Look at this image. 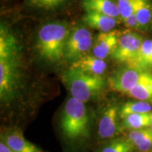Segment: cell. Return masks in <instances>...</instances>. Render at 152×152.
Returning <instances> with one entry per match:
<instances>
[{
    "label": "cell",
    "instance_id": "24",
    "mask_svg": "<svg viewBox=\"0 0 152 152\" xmlns=\"http://www.w3.org/2000/svg\"><path fill=\"white\" fill-rule=\"evenodd\" d=\"M0 152H15L9 147L3 141L0 142Z\"/></svg>",
    "mask_w": 152,
    "mask_h": 152
},
{
    "label": "cell",
    "instance_id": "23",
    "mask_svg": "<svg viewBox=\"0 0 152 152\" xmlns=\"http://www.w3.org/2000/svg\"><path fill=\"white\" fill-rule=\"evenodd\" d=\"M126 27L134 30H140V24H139L135 12L134 11L132 14H131L130 16L125 18V20H123Z\"/></svg>",
    "mask_w": 152,
    "mask_h": 152
},
{
    "label": "cell",
    "instance_id": "17",
    "mask_svg": "<svg viewBox=\"0 0 152 152\" xmlns=\"http://www.w3.org/2000/svg\"><path fill=\"white\" fill-rule=\"evenodd\" d=\"M131 67L142 68L148 70L152 68V40L147 39H144L142 43L137 58L134 65Z\"/></svg>",
    "mask_w": 152,
    "mask_h": 152
},
{
    "label": "cell",
    "instance_id": "10",
    "mask_svg": "<svg viewBox=\"0 0 152 152\" xmlns=\"http://www.w3.org/2000/svg\"><path fill=\"white\" fill-rule=\"evenodd\" d=\"M71 68L80 70L90 75L102 76L107 69V64L105 60L94 55L86 54L72 63Z\"/></svg>",
    "mask_w": 152,
    "mask_h": 152
},
{
    "label": "cell",
    "instance_id": "5",
    "mask_svg": "<svg viewBox=\"0 0 152 152\" xmlns=\"http://www.w3.org/2000/svg\"><path fill=\"white\" fill-rule=\"evenodd\" d=\"M151 78L152 73L148 70L128 66L115 72L109 78V84L111 90L127 94L136 85Z\"/></svg>",
    "mask_w": 152,
    "mask_h": 152
},
{
    "label": "cell",
    "instance_id": "21",
    "mask_svg": "<svg viewBox=\"0 0 152 152\" xmlns=\"http://www.w3.org/2000/svg\"><path fill=\"white\" fill-rule=\"evenodd\" d=\"M122 20L132 14L137 0H116Z\"/></svg>",
    "mask_w": 152,
    "mask_h": 152
},
{
    "label": "cell",
    "instance_id": "2",
    "mask_svg": "<svg viewBox=\"0 0 152 152\" xmlns=\"http://www.w3.org/2000/svg\"><path fill=\"white\" fill-rule=\"evenodd\" d=\"M71 30L68 24L56 21L47 23L39 30L37 49L44 59L49 62L60 61L64 58V47Z\"/></svg>",
    "mask_w": 152,
    "mask_h": 152
},
{
    "label": "cell",
    "instance_id": "15",
    "mask_svg": "<svg viewBox=\"0 0 152 152\" xmlns=\"http://www.w3.org/2000/svg\"><path fill=\"white\" fill-rule=\"evenodd\" d=\"M124 128L130 130L147 128L152 125V111L135 113L128 115L123 119Z\"/></svg>",
    "mask_w": 152,
    "mask_h": 152
},
{
    "label": "cell",
    "instance_id": "18",
    "mask_svg": "<svg viewBox=\"0 0 152 152\" xmlns=\"http://www.w3.org/2000/svg\"><path fill=\"white\" fill-rule=\"evenodd\" d=\"M127 94L137 100L152 102V78L136 85Z\"/></svg>",
    "mask_w": 152,
    "mask_h": 152
},
{
    "label": "cell",
    "instance_id": "22",
    "mask_svg": "<svg viewBox=\"0 0 152 152\" xmlns=\"http://www.w3.org/2000/svg\"><path fill=\"white\" fill-rule=\"evenodd\" d=\"M135 147L142 152H149L152 149V132L135 144Z\"/></svg>",
    "mask_w": 152,
    "mask_h": 152
},
{
    "label": "cell",
    "instance_id": "7",
    "mask_svg": "<svg viewBox=\"0 0 152 152\" xmlns=\"http://www.w3.org/2000/svg\"><path fill=\"white\" fill-rule=\"evenodd\" d=\"M144 39L132 31H127L120 36L118 46L111 55L113 59L133 66Z\"/></svg>",
    "mask_w": 152,
    "mask_h": 152
},
{
    "label": "cell",
    "instance_id": "20",
    "mask_svg": "<svg viewBox=\"0 0 152 152\" xmlns=\"http://www.w3.org/2000/svg\"><path fill=\"white\" fill-rule=\"evenodd\" d=\"M68 0H27V5L32 8L54 10L59 8Z\"/></svg>",
    "mask_w": 152,
    "mask_h": 152
},
{
    "label": "cell",
    "instance_id": "9",
    "mask_svg": "<svg viewBox=\"0 0 152 152\" xmlns=\"http://www.w3.org/2000/svg\"><path fill=\"white\" fill-rule=\"evenodd\" d=\"M119 109L115 106H109L104 110L98 127V134L102 139H110L118 130V118Z\"/></svg>",
    "mask_w": 152,
    "mask_h": 152
},
{
    "label": "cell",
    "instance_id": "4",
    "mask_svg": "<svg viewBox=\"0 0 152 152\" xmlns=\"http://www.w3.org/2000/svg\"><path fill=\"white\" fill-rule=\"evenodd\" d=\"M64 136L75 140L88 135L89 117L85 104L73 96L68 98L61 119Z\"/></svg>",
    "mask_w": 152,
    "mask_h": 152
},
{
    "label": "cell",
    "instance_id": "1",
    "mask_svg": "<svg viewBox=\"0 0 152 152\" xmlns=\"http://www.w3.org/2000/svg\"><path fill=\"white\" fill-rule=\"evenodd\" d=\"M18 44L2 25L0 30V98L4 102L14 98L20 86Z\"/></svg>",
    "mask_w": 152,
    "mask_h": 152
},
{
    "label": "cell",
    "instance_id": "8",
    "mask_svg": "<svg viewBox=\"0 0 152 152\" xmlns=\"http://www.w3.org/2000/svg\"><path fill=\"white\" fill-rule=\"evenodd\" d=\"M120 35L116 31L101 33L97 35L93 42L92 53L97 58L105 60L110 55L113 54L118 44Z\"/></svg>",
    "mask_w": 152,
    "mask_h": 152
},
{
    "label": "cell",
    "instance_id": "26",
    "mask_svg": "<svg viewBox=\"0 0 152 152\" xmlns=\"http://www.w3.org/2000/svg\"><path fill=\"white\" fill-rule=\"evenodd\" d=\"M151 126H152V125H151ZM151 129H152V128H151Z\"/></svg>",
    "mask_w": 152,
    "mask_h": 152
},
{
    "label": "cell",
    "instance_id": "14",
    "mask_svg": "<svg viewBox=\"0 0 152 152\" xmlns=\"http://www.w3.org/2000/svg\"><path fill=\"white\" fill-rule=\"evenodd\" d=\"M140 30L146 31L152 28V4L150 0H137L134 9Z\"/></svg>",
    "mask_w": 152,
    "mask_h": 152
},
{
    "label": "cell",
    "instance_id": "3",
    "mask_svg": "<svg viewBox=\"0 0 152 152\" xmlns=\"http://www.w3.org/2000/svg\"><path fill=\"white\" fill-rule=\"evenodd\" d=\"M62 80L72 96L83 103L97 96L106 85L102 76L90 75L71 68L63 74Z\"/></svg>",
    "mask_w": 152,
    "mask_h": 152
},
{
    "label": "cell",
    "instance_id": "11",
    "mask_svg": "<svg viewBox=\"0 0 152 152\" xmlns=\"http://www.w3.org/2000/svg\"><path fill=\"white\" fill-rule=\"evenodd\" d=\"M120 20L118 18L94 11H87L83 18V21L87 26L102 33L112 31Z\"/></svg>",
    "mask_w": 152,
    "mask_h": 152
},
{
    "label": "cell",
    "instance_id": "16",
    "mask_svg": "<svg viewBox=\"0 0 152 152\" xmlns=\"http://www.w3.org/2000/svg\"><path fill=\"white\" fill-rule=\"evenodd\" d=\"M151 111V104L147 102L141 100H137L136 102H128L123 104L119 109V118L123 119L132 114L148 113Z\"/></svg>",
    "mask_w": 152,
    "mask_h": 152
},
{
    "label": "cell",
    "instance_id": "25",
    "mask_svg": "<svg viewBox=\"0 0 152 152\" xmlns=\"http://www.w3.org/2000/svg\"><path fill=\"white\" fill-rule=\"evenodd\" d=\"M149 152H152V151H149Z\"/></svg>",
    "mask_w": 152,
    "mask_h": 152
},
{
    "label": "cell",
    "instance_id": "13",
    "mask_svg": "<svg viewBox=\"0 0 152 152\" xmlns=\"http://www.w3.org/2000/svg\"><path fill=\"white\" fill-rule=\"evenodd\" d=\"M3 142L15 152H44L28 141L20 130H14L6 134Z\"/></svg>",
    "mask_w": 152,
    "mask_h": 152
},
{
    "label": "cell",
    "instance_id": "19",
    "mask_svg": "<svg viewBox=\"0 0 152 152\" xmlns=\"http://www.w3.org/2000/svg\"><path fill=\"white\" fill-rule=\"evenodd\" d=\"M134 145L128 140L118 139L110 142L101 152H132Z\"/></svg>",
    "mask_w": 152,
    "mask_h": 152
},
{
    "label": "cell",
    "instance_id": "6",
    "mask_svg": "<svg viewBox=\"0 0 152 152\" xmlns=\"http://www.w3.org/2000/svg\"><path fill=\"white\" fill-rule=\"evenodd\" d=\"M92 33L83 26H77L71 30L64 47V58L75 61L87 54L92 48Z\"/></svg>",
    "mask_w": 152,
    "mask_h": 152
},
{
    "label": "cell",
    "instance_id": "12",
    "mask_svg": "<svg viewBox=\"0 0 152 152\" xmlns=\"http://www.w3.org/2000/svg\"><path fill=\"white\" fill-rule=\"evenodd\" d=\"M81 6L86 12L94 11L122 20L116 0H83Z\"/></svg>",
    "mask_w": 152,
    "mask_h": 152
}]
</instances>
